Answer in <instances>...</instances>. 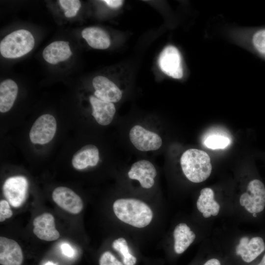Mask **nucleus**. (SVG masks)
<instances>
[{"mask_svg": "<svg viewBox=\"0 0 265 265\" xmlns=\"http://www.w3.org/2000/svg\"><path fill=\"white\" fill-rule=\"evenodd\" d=\"M115 215L121 221L137 228H143L151 222L153 213L144 202L133 198H122L113 203Z\"/></svg>", "mask_w": 265, "mask_h": 265, "instance_id": "f257e3e1", "label": "nucleus"}, {"mask_svg": "<svg viewBox=\"0 0 265 265\" xmlns=\"http://www.w3.org/2000/svg\"><path fill=\"white\" fill-rule=\"evenodd\" d=\"M182 171L190 181L201 183L210 176L212 166L209 155L197 149H189L185 151L180 159Z\"/></svg>", "mask_w": 265, "mask_h": 265, "instance_id": "f03ea898", "label": "nucleus"}, {"mask_svg": "<svg viewBox=\"0 0 265 265\" xmlns=\"http://www.w3.org/2000/svg\"><path fill=\"white\" fill-rule=\"evenodd\" d=\"M34 43V37L29 31L17 30L7 35L0 41V53L5 58H19L30 52Z\"/></svg>", "mask_w": 265, "mask_h": 265, "instance_id": "7ed1b4c3", "label": "nucleus"}, {"mask_svg": "<svg viewBox=\"0 0 265 265\" xmlns=\"http://www.w3.org/2000/svg\"><path fill=\"white\" fill-rule=\"evenodd\" d=\"M239 203L250 213H256L263 211L265 207V187L259 180L250 181L247 191L240 197Z\"/></svg>", "mask_w": 265, "mask_h": 265, "instance_id": "20e7f679", "label": "nucleus"}, {"mask_svg": "<svg viewBox=\"0 0 265 265\" xmlns=\"http://www.w3.org/2000/svg\"><path fill=\"white\" fill-rule=\"evenodd\" d=\"M129 136L132 144L140 151L157 150L162 144V139L158 134L139 125H135L131 129Z\"/></svg>", "mask_w": 265, "mask_h": 265, "instance_id": "39448f33", "label": "nucleus"}, {"mask_svg": "<svg viewBox=\"0 0 265 265\" xmlns=\"http://www.w3.org/2000/svg\"><path fill=\"white\" fill-rule=\"evenodd\" d=\"M159 65L161 71L167 76L180 79L184 75L182 58L178 49L169 45L161 52L159 58Z\"/></svg>", "mask_w": 265, "mask_h": 265, "instance_id": "423d86ee", "label": "nucleus"}, {"mask_svg": "<svg viewBox=\"0 0 265 265\" xmlns=\"http://www.w3.org/2000/svg\"><path fill=\"white\" fill-rule=\"evenodd\" d=\"M56 130L54 117L49 114L42 115L33 124L29 132L30 139L34 144H46L53 138Z\"/></svg>", "mask_w": 265, "mask_h": 265, "instance_id": "0eeeda50", "label": "nucleus"}, {"mask_svg": "<svg viewBox=\"0 0 265 265\" xmlns=\"http://www.w3.org/2000/svg\"><path fill=\"white\" fill-rule=\"evenodd\" d=\"M28 189V182L22 176L7 179L2 187L3 193L10 204L15 208L21 206L25 202Z\"/></svg>", "mask_w": 265, "mask_h": 265, "instance_id": "6e6552de", "label": "nucleus"}, {"mask_svg": "<svg viewBox=\"0 0 265 265\" xmlns=\"http://www.w3.org/2000/svg\"><path fill=\"white\" fill-rule=\"evenodd\" d=\"M52 198L60 208L72 214L79 213L83 208L81 198L67 187L59 186L55 188L53 191Z\"/></svg>", "mask_w": 265, "mask_h": 265, "instance_id": "1a4fd4ad", "label": "nucleus"}, {"mask_svg": "<svg viewBox=\"0 0 265 265\" xmlns=\"http://www.w3.org/2000/svg\"><path fill=\"white\" fill-rule=\"evenodd\" d=\"M128 174L129 178L137 180L143 188H150L155 184L157 170L150 161L141 159L132 164Z\"/></svg>", "mask_w": 265, "mask_h": 265, "instance_id": "9d476101", "label": "nucleus"}, {"mask_svg": "<svg viewBox=\"0 0 265 265\" xmlns=\"http://www.w3.org/2000/svg\"><path fill=\"white\" fill-rule=\"evenodd\" d=\"M92 85L94 95L97 98L106 102L116 103L122 98V93L113 81L106 77L98 76L93 78Z\"/></svg>", "mask_w": 265, "mask_h": 265, "instance_id": "9b49d317", "label": "nucleus"}, {"mask_svg": "<svg viewBox=\"0 0 265 265\" xmlns=\"http://www.w3.org/2000/svg\"><path fill=\"white\" fill-rule=\"evenodd\" d=\"M33 232L39 239L45 241H54L60 237L55 229L54 218L53 214L44 212L36 216L33 221Z\"/></svg>", "mask_w": 265, "mask_h": 265, "instance_id": "f8f14e48", "label": "nucleus"}, {"mask_svg": "<svg viewBox=\"0 0 265 265\" xmlns=\"http://www.w3.org/2000/svg\"><path fill=\"white\" fill-rule=\"evenodd\" d=\"M265 249L263 239L259 237L250 240L247 237H242L236 248V252L246 263H250L257 258Z\"/></svg>", "mask_w": 265, "mask_h": 265, "instance_id": "ddd939ff", "label": "nucleus"}, {"mask_svg": "<svg viewBox=\"0 0 265 265\" xmlns=\"http://www.w3.org/2000/svg\"><path fill=\"white\" fill-rule=\"evenodd\" d=\"M23 262L22 250L13 239L0 237V264L1 265H22Z\"/></svg>", "mask_w": 265, "mask_h": 265, "instance_id": "4468645a", "label": "nucleus"}, {"mask_svg": "<svg viewBox=\"0 0 265 265\" xmlns=\"http://www.w3.org/2000/svg\"><path fill=\"white\" fill-rule=\"evenodd\" d=\"M89 101L92 108V115L97 122L102 126L109 125L116 112L113 103L101 100L93 96L89 97Z\"/></svg>", "mask_w": 265, "mask_h": 265, "instance_id": "2eb2a0df", "label": "nucleus"}, {"mask_svg": "<svg viewBox=\"0 0 265 265\" xmlns=\"http://www.w3.org/2000/svg\"><path fill=\"white\" fill-rule=\"evenodd\" d=\"M99 160L98 148L93 144H88L78 150L73 156L72 162L73 167L81 170L88 166H95Z\"/></svg>", "mask_w": 265, "mask_h": 265, "instance_id": "dca6fc26", "label": "nucleus"}, {"mask_svg": "<svg viewBox=\"0 0 265 265\" xmlns=\"http://www.w3.org/2000/svg\"><path fill=\"white\" fill-rule=\"evenodd\" d=\"M72 54L68 42L56 41L51 43L44 49L42 55L48 63L56 64L67 60Z\"/></svg>", "mask_w": 265, "mask_h": 265, "instance_id": "f3484780", "label": "nucleus"}, {"mask_svg": "<svg viewBox=\"0 0 265 265\" xmlns=\"http://www.w3.org/2000/svg\"><path fill=\"white\" fill-rule=\"evenodd\" d=\"M81 36L89 46L95 49H106L110 45V39L108 33L98 27L91 26L83 29Z\"/></svg>", "mask_w": 265, "mask_h": 265, "instance_id": "a211bd4d", "label": "nucleus"}, {"mask_svg": "<svg viewBox=\"0 0 265 265\" xmlns=\"http://www.w3.org/2000/svg\"><path fill=\"white\" fill-rule=\"evenodd\" d=\"M18 92L17 83L12 80L7 79L0 84V111L4 113L12 107Z\"/></svg>", "mask_w": 265, "mask_h": 265, "instance_id": "6ab92c4d", "label": "nucleus"}, {"mask_svg": "<svg viewBox=\"0 0 265 265\" xmlns=\"http://www.w3.org/2000/svg\"><path fill=\"white\" fill-rule=\"evenodd\" d=\"M174 249L178 254L183 253L194 240L196 236L185 223H180L175 228Z\"/></svg>", "mask_w": 265, "mask_h": 265, "instance_id": "aec40b11", "label": "nucleus"}, {"mask_svg": "<svg viewBox=\"0 0 265 265\" xmlns=\"http://www.w3.org/2000/svg\"><path fill=\"white\" fill-rule=\"evenodd\" d=\"M196 205L200 212H210L213 216L217 215L220 210L219 205L214 199L213 191L209 187L201 189Z\"/></svg>", "mask_w": 265, "mask_h": 265, "instance_id": "412c9836", "label": "nucleus"}, {"mask_svg": "<svg viewBox=\"0 0 265 265\" xmlns=\"http://www.w3.org/2000/svg\"><path fill=\"white\" fill-rule=\"evenodd\" d=\"M112 247L121 254L124 265H134L136 264V258L131 254L124 238H120L114 240L112 242Z\"/></svg>", "mask_w": 265, "mask_h": 265, "instance_id": "4be33fe9", "label": "nucleus"}, {"mask_svg": "<svg viewBox=\"0 0 265 265\" xmlns=\"http://www.w3.org/2000/svg\"><path fill=\"white\" fill-rule=\"evenodd\" d=\"M250 42L253 49L265 57V28L254 31L251 35Z\"/></svg>", "mask_w": 265, "mask_h": 265, "instance_id": "5701e85b", "label": "nucleus"}, {"mask_svg": "<svg viewBox=\"0 0 265 265\" xmlns=\"http://www.w3.org/2000/svg\"><path fill=\"white\" fill-rule=\"evenodd\" d=\"M230 143L228 137L219 135H210L204 141V145L212 149H224Z\"/></svg>", "mask_w": 265, "mask_h": 265, "instance_id": "b1692460", "label": "nucleus"}, {"mask_svg": "<svg viewBox=\"0 0 265 265\" xmlns=\"http://www.w3.org/2000/svg\"><path fill=\"white\" fill-rule=\"evenodd\" d=\"M59 3L64 10L65 16L67 18L75 16L81 7L79 0H60Z\"/></svg>", "mask_w": 265, "mask_h": 265, "instance_id": "393cba45", "label": "nucleus"}, {"mask_svg": "<svg viewBox=\"0 0 265 265\" xmlns=\"http://www.w3.org/2000/svg\"><path fill=\"white\" fill-rule=\"evenodd\" d=\"M99 265H123L109 251H106L102 254L99 259Z\"/></svg>", "mask_w": 265, "mask_h": 265, "instance_id": "a878e982", "label": "nucleus"}, {"mask_svg": "<svg viewBox=\"0 0 265 265\" xmlns=\"http://www.w3.org/2000/svg\"><path fill=\"white\" fill-rule=\"evenodd\" d=\"M13 215L9 203L4 200L0 201V221L2 222Z\"/></svg>", "mask_w": 265, "mask_h": 265, "instance_id": "bb28decb", "label": "nucleus"}, {"mask_svg": "<svg viewBox=\"0 0 265 265\" xmlns=\"http://www.w3.org/2000/svg\"><path fill=\"white\" fill-rule=\"evenodd\" d=\"M61 250L62 253L68 257H73L74 255V250L68 243H62L61 245Z\"/></svg>", "mask_w": 265, "mask_h": 265, "instance_id": "cd10ccee", "label": "nucleus"}, {"mask_svg": "<svg viewBox=\"0 0 265 265\" xmlns=\"http://www.w3.org/2000/svg\"><path fill=\"white\" fill-rule=\"evenodd\" d=\"M103 1L109 7L119 8L123 4L124 1L121 0H105Z\"/></svg>", "mask_w": 265, "mask_h": 265, "instance_id": "c85d7f7f", "label": "nucleus"}, {"mask_svg": "<svg viewBox=\"0 0 265 265\" xmlns=\"http://www.w3.org/2000/svg\"><path fill=\"white\" fill-rule=\"evenodd\" d=\"M204 265H221V264L218 260L211 259L207 261Z\"/></svg>", "mask_w": 265, "mask_h": 265, "instance_id": "c756f323", "label": "nucleus"}, {"mask_svg": "<svg viewBox=\"0 0 265 265\" xmlns=\"http://www.w3.org/2000/svg\"><path fill=\"white\" fill-rule=\"evenodd\" d=\"M257 265H265V254L263 256L260 263Z\"/></svg>", "mask_w": 265, "mask_h": 265, "instance_id": "7c9ffc66", "label": "nucleus"}, {"mask_svg": "<svg viewBox=\"0 0 265 265\" xmlns=\"http://www.w3.org/2000/svg\"><path fill=\"white\" fill-rule=\"evenodd\" d=\"M44 265H56L55 264L51 262H48L44 264Z\"/></svg>", "mask_w": 265, "mask_h": 265, "instance_id": "2f4dec72", "label": "nucleus"}]
</instances>
